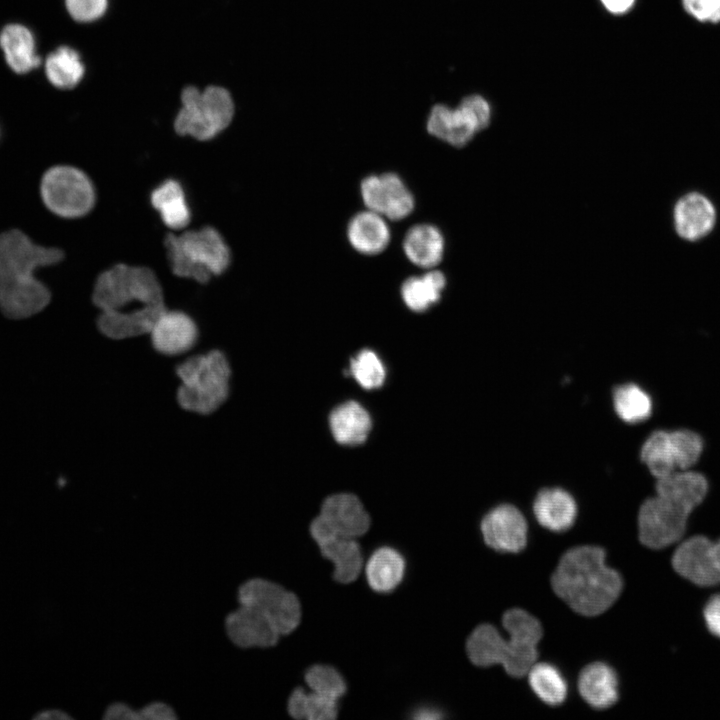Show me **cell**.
<instances>
[{
    "mask_svg": "<svg viewBox=\"0 0 720 720\" xmlns=\"http://www.w3.org/2000/svg\"><path fill=\"white\" fill-rule=\"evenodd\" d=\"M172 272L199 283L222 274L230 265L231 252L222 235L213 227L168 233L164 239Z\"/></svg>",
    "mask_w": 720,
    "mask_h": 720,
    "instance_id": "8992f818",
    "label": "cell"
},
{
    "mask_svg": "<svg viewBox=\"0 0 720 720\" xmlns=\"http://www.w3.org/2000/svg\"><path fill=\"white\" fill-rule=\"evenodd\" d=\"M181 102L174 121L175 131L201 141L217 136L229 126L234 115L231 94L219 86H209L203 91L188 86L182 91Z\"/></svg>",
    "mask_w": 720,
    "mask_h": 720,
    "instance_id": "ba28073f",
    "label": "cell"
},
{
    "mask_svg": "<svg viewBox=\"0 0 720 720\" xmlns=\"http://www.w3.org/2000/svg\"><path fill=\"white\" fill-rule=\"evenodd\" d=\"M444 247L441 231L431 224L414 225L403 240V250L408 260L426 269H431L441 262Z\"/></svg>",
    "mask_w": 720,
    "mask_h": 720,
    "instance_id": "484cf974",
    "label": "cell"
},
{
    "mask_svg": "<svg viewBox=\"0 0 720 720\" xmlns=\"http://www.w3.org/2000/svg\"><path fill=\"white\" fill-rule=\"evenodd\" d=\"M527 674L532 691L545 704L560 705L567 698V681L555 665L535 663Z\"/></svg>",
    "mask_w": 720,
    "mask_h": 720,
    "instance_id": "d6a6232c",
    "label": "cell"
},
{
    "mask_svg": "<svg viewBox=\"0 0 720 720\" xmlns=\"http://www.w3.org/2000/svg\"><path fill=\"white\" fill-rule=\"evenodd\" d=\"M39 196L44 208L61 220H76L86 216L96 202V192L90 177L82 169L63 162L43 171L39 181Z\"/></svg>",
    "mask_w": 720,
    "mask_h": 720,
    "instance_id": "52a82bcc",
    "label": "cell"
},
{
    "mask_svg": "<svg viewBox=\"0 0 720 720\" xmlns=\"http://www.w3.org/2000/svg\"><path fill=\"white\" fill-rule=\"evenodd\" d=\"M305 681L311 691L336 701L347 689L342 675L329 665H313L306 671Z\"/></svg>",
    "mask_w": 720,
    "mask_h": 720,
    "instance_id": "8d00e7d4",
    "label": "cell"
},
{
    "mask_svg": "<svg viewBox=\"0 0 720 720\" xmlns=\"http://www.w3.org/2000/svg\"><path fill=\"white\" fill-rule=\"evenodd\" d=\"M684 10L700 22H720V0H682Z\"/></svg>",
    "mask_w": 720,
    "mask_h": 720,
    "instance_id": "ab89813d",
    "label": "cell"
},
{
    "mask_svg": "<svg viewBox=\"0 0 720 720\" xmlns=\"http://www.w3.org/2000/svg\"><path fill=\"white\" fill-rule=\"evenodd\" d=\"M611 406L617 419L629 426L646 423L654 412L651 394L642 384L633 380L620 382L612 388Z\"/></svg>",
    "mask_w": 720,
    "mask_h": 720,
    "instance_id": "603a6c76",
    "label": "cell"
},
{
    "mask_svg": "<svg viewBox=\"0 0 720 720\" xmlns=\"http://www.w3.org/2000/svg\"><path fill=\"white\" fill-rule=\"evenodd\" d=\"M603 5L612 13H623L630 9L635 0H601Z\"/></svg>",
    "mask_w": 720,
    "mask_h": 720,
    "instance_id": "7bdbcfd3",
    "label": "cell"
},
{
    "mask_svg": "<svg viewBox=\"0 0 720 720\" xmlns=\"http://www.w3.org/2000/svg\"><path fill=\"white\" fill-rule=\"evenodd\" d=\"M0 48L9 68L27 74L41 64L33 32L23 24L11 23L0 32Z\"/></svg>",
    "mask_w": 720,
    "mask_h": 720,
    "instance_id": "7402d4cb",
    "label": "cell"
},
{
    "mask_svg": "<svg viewBox=\"0 0 720 720\" xmlns=\"http://www.w3.org/2000/svg\"><path fill=\"white\" fill-rule=\"evenodd\" d=\"M654 481L655 494L674 504L688 515L703 503L709 492L708 479L703 473L693 468L676 470Z\"/></svg>",
    "mask_w": 720,
    "mask_h": 720,
    "instance_id": "ffe728a7",
    "label": "cell"
},
{
    "mask_svg": "<svg viewBox=\"0 0 720 720\" xmlns=\"http://www.w3.org/2000/svg\"><path fill=\"white\" fill-rule=\"evenodd\" d=\"M619 682L615 670L606 663L587 665L578 678V690L584 701L595 709H606L619 697Z\"/></svg>",
    "mask_w": 720,
    "mask_h": 720,
    "instance_id": "cb8c5ba5",
    "label": "cell"
},
{
    "mask_svg": "<svg viewBox=\"0 0 720 720\" xmlns=\"http://www.w3.org/2000/svg\"><path fill=\"white\" fill-rule=\"evenodd\" d=\"M1 135H2V129H1V127H0V139H1Z\"/></svg>",
    "mask_w": 720,
    "mask_h": 720,
    "instance_id": "bcb514c9",
    "label": "cell"
},
{
    "mask_svg": "<svg viewBox=\"0 0 720 720\" xmlns=\"http://www.w3.org/2000/svg\"><path fill=\"white\" fill-rule=\"evenodd\" d=\"M703 619L707 630L720 639V593L713 595L703 608Z\"/></svg>",
    "mask_w": 720,
    "mask_h": 720,
    "instance_id": "60d3db41",
    "label": "cell"
},
{
    "mask_svg": "<svg viewBox=\"0 0 720 720\" xmlns=\"http://www.w3.org/2000/svg\"><path fill=\"white\" fill-rule=\"evenodd\" d=\"M441 717H442V714L439 710H436L434 708H428V707H425V708L423 707V708L417 710L414 714V718L420 719V720L439 719Z\"/></svg>",
    "mask_w": 720,
    "mask_h": 720,
    "instance_id": "ee69618b",
    "label": "cell"
},
{
    "mask_svg": "<svg viewBox=\"0 0 720 720\" xmlns=\"http://www.w3.org/2000/svg\"><path fill=\"white\" fill-rule=\"evenodd\" d=\"M672 567L675 572L700 587L720 584L714 542L697 535L683 541L674 551Z\"/></svg>",
    "mask_w": 720,
    "mask_h": 720,
    "instance_id": "2e32d148",
    "label": "cell"
},
{
    "mask_svg": "<svg viewBox=\"0 0 720 720\" xmlns=\"http://www.w3.org/2000/svg\"><path fill=\"white\" fill-rule=\"evenodd\" d=\"M445 287V275L430 270L421 276L407 278L401 286V296L410 310L423 312L440 300Z\"/></svg>",
    "mask_w": 720,
    "mask_h": 720,
    "instance_id": "1f68e13d",
    "label": "cell"
},
{
    "mask_svg": "<svg viewBox=\"0 0 720 720\" xmlns=\"http://www.w3.org/2000/svg\"><path fill=\"white\" fill-rule=\"evenodd\" d=\"M360 190L366 208L387 219L401 220L414 210L412 193L395 173L369 175L362 180Z\"/></svg>",
    "mask_w": 720,
    "mask_h": 720,
    "instance_id": "4fadbf2b",
    "label": "cell"
},
{
    "mask_svg": "<svg viewBox=\"0 0 720 720\" xmlns=\"http://www.w3.org/2000/svg\"><path fill=\"white\" fill-rule=\"evenodd\" d=\"M502 623L509 639L503 638L491 624H481L467 639L468 657L476 666L501 664L510 676L523 677L536 662L537 645L543 634L541 624L520 608L507 610Z\"/></svg>",
    "mask_w": 720,
    "mask_h": 720,
    "instance_id": "277c9868",
    "label": "cell"
},
{
    "mask_svg": "<svg viewBox=\"0 0 720 720\" xmlns=\"http://www.w3.org/2000/svg\"><path fill=\"white\" fill-rule=\"evenodd\" d=\"M176 708L163 699H153L139 707H132L126 701L115 700L106 704L102 719L104 720H175L178 719Z\"/></svg>",
    "mask_w": 720,
    "mask_h": 720,
    "instance_id": "836d02e7",
    "label": "cell"
},
{
    "mask_svg": "<svg viewBox=\"0 0 720 720\" xmlns=\"http://www.w3.org/2000/svg\"><path fill=\"white\" fill-rule=\"evenodd\" d=\"M65 256L61 247L40 244L19 228L0 232V314L24 321L42 313L53 294L38 272L58 265Z\"/></svg>",
    "mask_w": 720,
    "mask_h": 720,
    "instance_id": "7a4b0ae2",
    "label": "cell"
},
{
    "mask_svg": "<svg viewBox=\"0 0 720 720\" xmlns=\"http://www.w3.org/2000/svg\"><path fill=\"white\" fill-rule=\"evenodd\" d=\"M100 310L96 325L112 340L148 335L167 309L160 282L148 267L116 264L100 273L92 290Z\"/></svg>",
    "mask_w": 720,
    "mask_h": 720,
    "instance_id": "6da1fadb",
    "label": "cell"
},
{
    "mask_svg": "<svg viewBox=\"0 0 720 720\" xmlns=\"http://www.w3.org/2000/svg\"><path fill=\"white\" fill-rule=\"evenodd\" d=\"M347 238L359 253L376 255L388 246L391 233L385 217L367 209L351 218L347 226Z\"/></svg>",
    "mask_w": 720,
    "mask_h": 720,
    "instance_id": "d4e9b609",
    "label": "cell"
},
{
    "mask_svg": "<svg viewBox=\"0 0 720 720\" xmlns=\"http://www.w3.org/2000/svg\"><path fill=\"white\" fill-rule=\"evenodd\" d=\"M108 0H65L68 14L77 22L89 23L102 17Z\"/></svg>",
    "mask_w": 720,
    "mask_h": 720,
    "instance_id": "f35d334b",
    "label": "cell"
},
{
    "mask_svg": "<svg viewBox=\"0 0 720 720\" xmlns=\"http://www.w3.org/2000/svg\"><path fill=\"white\" fill-rule=\"evenodd\" d=\"M605 558L601 547H574L562 555L552 574L554 592L581 615L603 613L622 591L621 575L606 565Z\"/></svg>",
    "mask_w": 720,
    "mask_h": 720,
    "instance_id": "3957f363",
    "label": "cell"
},
{
    "mask_svg": "<svg viewBox=\"0 0 720 720\" xmlns=\"http://www.w3.org/2000/svg\"><path fill=\"white\" fill-rule=\"evenodd\" d=\"M350 372L365 389L380 387L385 379V368L377 354L369 349L360 351L350 362Z\"/></svg>",
    "mask_w": 720,
    "mask_h": 720,
    "instance_id": "74e56055",
    "label": "cell"
},
{
    "mask_svg": "<svg viewBox=\"0 0 720 720\" xmlns=\"http://www.w3.org/2000/svg\"><path fill=\"white\" fill-rule=\"evenodd\" d=\"M150 201L167 227L180 230L189 224L191 211L183 187L177 180L162 182L151 192Z\"/></svg>",
    "mask_w": 720,
    "mask_h": 720,
    "instance_id": "f546056e",
    "label": "cell"
},
{
    "mask_svg": "<svg viewBox=\"0 0 720 720\" xmlns=\"http://www.w3.org/2000/svg\"><path fill=\"white\" fill-rule=\"evenodd\" d=\"M310 533L322 556L334 564V579L344 584L355 581L363 568V555L355 538L334 533L319 516L312 521Z\"/></svg>",
    "mask_w": 720,
    "mask_h": 720,
    "instance_id": "9a60e30c",
    "label": "cell"
},
{
    "mask_svg": "<svg viewBox=\"0 0 720 720\" xmlns=\"http://www.w3.org/2000/svg\"><path fill=\"white\" fill-rule=\"evenodd\" d=\"M153 349L166 356L190 351L198 341L199 330L187 313L166 309L148 334Z\"/></svg>",
    "mask_w": 720,
    "mask_h": 720,
    "instance_id": "e0dca14e",
    "label": "cell"
},
{
    "mask_svg": "<svg viewBox=\"0 0 720 720\" xmlns=\"http://www.w3.org/2000/svg\"><path fill=\"white\" fill-rule=\"evenodd\" d=\"M406 569L400 552L388 546L376 549L367 560L365 575L369 586L376 592L393 591L402 581Z\"/></svg>",
    "mask_w": 720,
    "mask_h": 720,
    "instance_id": "4316f807",
    "label": "cell"
},
{
    "mask_svg": "<svg viewBox=\"0 0 720 720\" xmlns=\"http://www.w3.org/2000/svg\"><path fill=\"white\" fill-rule=\"evenodd\" d=\"M490 106L480 95H469L459 106L434 105L428 115V133L454 147L466 145L490 121Z\"/></svg>",
    "mask_w": 720,
    "mask_h": 720,
    "instance_id": "9c48e42d",
    "label": "cell"
},
{
    "mask_svg": "<svg viewBox=\"0 0 720 720\" xmlns=\"http://www.w3.org/2000/svg\"><path fill=\"white\" fill-rule=\"evenodd\" d=\"M536 521L553 532H563L573 526L578 515V504L573 494L561 486L539 489L532 502Z\"/></svg>",
    "mask_w": 720,
    "mask_h": 720,
    "instance_id": "d6986e66",
    "label": "cell"
},
{
    "mask_svg": "<svg viewBox=\"0 0 720 720\" xmlns=\"http://www.w3.org/2000/svg\"><path fill=\"white\" fill-rule=\"evenodd\" d=\"M319 517L331 531L349 538L362 536L370 527V517L363 504L357 496L349 493L327 497Z\"/></svg>",
    "mask_w": 720,
    "mask_h": 720,
    "instance_id": "ac0fdd59",
    "label": "cell"
},
{
    "mask_svg": "<svg viewBox=\"0 0 720 720\" xmlns=\"http://www.w3.org/2000/svg\"><path fill=\"white\" fill-rule=\"evenodd\" d=\"M480 528L486 545L498 552L518 553L527 544V520L513 504L492 507L483 516Z\"/></svg>",
    "mask_w": 720,
    "mask_h": 720,
    "instance_id": "5bb4252c",
    "label": "cell"
},
{
    "mask_svg": "<svg viewBox=\"0 0 720 720\" xmlns=\"http://www.w3.org/2000/svg\"><path fill=\"white\" fill-rule=\"evenodd\" d=\"M44 73L54 87L67 90L80 83L85 74V66L75 49L61 46L46 57Z\"/></svg>",
    "mask_w": 720,
    "mask_h": 720,
    "instance_id": "4dcf8cb0",
    "label": "cell"
},
{
    "mask_svg": "<svg viewBox=\"0 0 720 720\" xmlns=\"http://www.w3.org/2000/svg\"><path fill=\"white\" fill-rule=\"evenodd\" d=\"M714 549H715V556L717 565L720 571V539H718L716 542H714Z\"/></svg>",
    "mask_w": 720,
    "mask_h": 720,
    "instance_id": "f6af8a7d",
    "label": "cell"
},
{
    "mask_svg": "<svg viewBox=\"0 0 720 720\" xmlns=\"http://www.w3.org/2000/svg\"><path fill=\"white\" fill-rule=\"evenodd\" d=\"M689 516L656 494L646 498L637 516L640 542L651 549L679 542L686 533Z\"/></svg>",
    "mask_w": 720,
    "mask_h": 720,
    "instance_id": "8fae6325",
    "label": "cell"
},
{
    "mask_svg": "<svg viewBox=\"0 0 720 720\" xmlns=\"http://www.w3.org/2000/svg\"><path fill=\"white\" fill-rule=\"evenodd\" d=\"M235 601L263 611L281 636L293 632L301 620V605L297 596L265 578L252 577L240 583Z\"/></svg>",
    "mask_w": 720,
    "mask_h": 720,
    "instance_id": "30bf717a",
    "label": "cell"
},
{
    "mask_svg": "<svg viewBox=\"0 0 720 720\" xmlns=\"http://www.w3.org/2000/svg\"><path fill=\"white\" fill-rule=\"evenodd\" d=\"M176 375L180 380L176 399L185 411L209 415L228 399L232 370L218 349L186 359L176 367Z\"/></svg>",
    "mask_w": 720,
    "mask_h": 720,
    "instance_id": "5b68a950",
    "label": "cell"
},
{
    "mask_svg": "<svg viewBox=\"0 0 720 720\" xmlns=\"http://www.w3.org/2000/svg\"><path fill=\"white\" fill-rule=\"evenodd\" d=\"M223 630L233 647L244 650L274 647L281 636L263 611L248 604H237L224 615Z\"/></svg>",
    "mask_w": 720,
    "mask_h": 720,
    "instance_id": "7c38bea8",
    "label": "cell"
},
{
    "mask_svg": "<svg viewBox=\"0 0 720 720\" xmlns=\"http://www.w3.org/2000/svg\"><path fill=\"white\" fill-rule=\"evenodd\" d=\"M638 457L655 480L677 470L670 429L656 428L643 438Z\"/></svg>",
    "mask_w": 720,
    "mask_h": 720,
    "instance_id": "f1b7e54d",
    "label": "cell"
},
{
    "mask_svg": "<svg viewBox=\"0 0 720 720\" xmlns=\"http://www.w3.org/2000/svg\"><path fill=\"white\" fill-rule=\"evenodd\" d=\"M715 221V208L702 194H686L674 207L676 232L686 240L695 241L706 236L713 229Z\"/></svg>",
    "mask_w": 720,
    "mask_h": 720,
    "instance_id": "44dd1931",
    "label": "cell"
},
{
    "mask_svg": "<svg viewBox=\"0 0 720 720\" xmlns=\"http://www.w3.org/2000/svg\"><path fill=\"white\" fill-rule=\"evenodd\" d=\"M32 720H72L75 717L60 707H48L37 711L32 717Z\"/></svg>",
    "mask_w": 720,
    "mask_h": 720,
    "instance_id": "b9f144b4",
    "label": "cell"
},
{
    "mask_svg": "<svg viewBox=\"0 0 720 720\" xmlns=\"http://www.w3.org/2000/svg\"><path fill=\"white\" fill-rule=\"evenodd\" d=\"M288 713L295 719L333 720L337 717V701L317 694L306 692L298 687L288 699Z\"/></svg>",
    "mask_w": 720,
    "mask_h": 720,
    "instance_id": "e575fe53",
    "label": "cell"
},
{
    "mask_svg": "<svg viewBox=\"0 0 720 720\" xmlns=\"http://www.w3.org/2000/svg\"><path fill=\"white\" fill-rule=\"evenodd\" d=\"M329 423L335 440L343 445L363 443L372 426L369 413L356 401H348L335 407L330 414Z\"/></svg>",
    "mask_w": 720,
    "mask_h": 720,
    "instance_id": "83f0119b",
    "label": "cell"
},
{
    "mask_svg": "<svg viewBox=\"0 0 720 720\" xmlns=\"http://www.w3.org/2000/svg\"><path fill=\"white\" fill-rule=\"evenodd\" d=\"M677 470L692 469L704 453V439L693 429H670Z\"/></svg>",
    "mask_w": 720,
    "mask_h": 720,
    "instance_id": "d590c367",
    "label": "cell"
}]
</instances>
